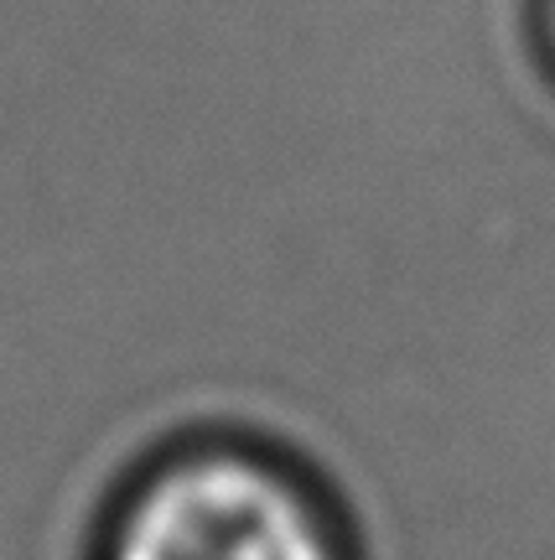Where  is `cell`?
Segmentation results:
<instances>
[{
    "mask_svg": "<svg viewBox=\"0 0 555 560\" xmlns=\"http://www.w3.org/2000/svg\"><path fill=\"white\" fill-rule=\"evenodd\" d=\"M94 560H358L322 478L270 441H172L119 488Z\"/></svg>",
    "mask_w": 555,
    "mask_h": 560,
    "instance_id": "obj_1",
    "label": "cell"
},
{
    "mask_svg": "<svg viewBox=\"0 0 555 560\" xmlns=\"http://www.w3.org/2000/svg\"><path fill=\"white\" fill-rule=\"evenodd\" d=\"M535 32H540L545 58H551V68H555V0H540L535 5Z\"/></svg>",
    "mask_w": 555,
    "mask_h": 560,
    "instance_id": "obj_2",
    "label": "cell"
}]
</instances>
